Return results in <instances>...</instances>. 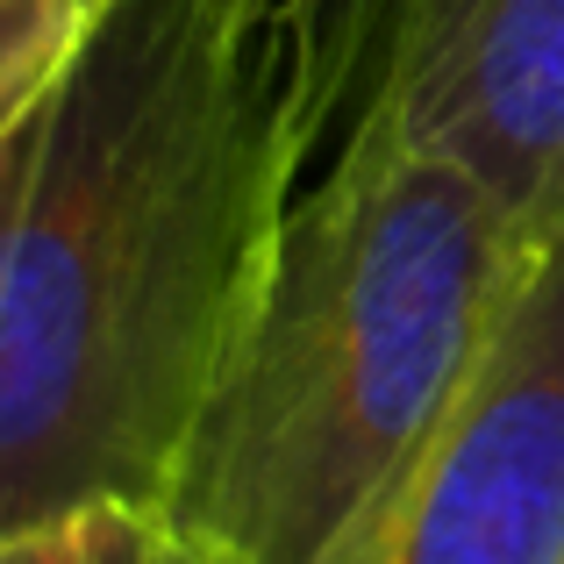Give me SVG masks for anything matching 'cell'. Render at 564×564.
<instances>
[{"label": "cell", "instance_id": "obj_4", "mask_svg": "<svg viewBox=\"0 0 564 564\" xmlns=\"http://www.w3.org/2000/svg\"><path fill=\"white\" fill-rule=\"evenodd\" d=\"M358 564H564V229Z\"/></svg>", "mask_w": 564, "mask_h": 564}, {"label": "cell", "instance_id": "obj_5", "mask_svg": "<svg viewBox=\"0 0 564 564\" xmlns=\"http://www.w3.org/2000/svg\"><path fill=\"white\" fill-rule=\"evenodd\" d=\"M108 0H0V143L51 100Z\"/></svg>", "mask_w": 564, "mask_h": 564}, {"label": "cell", "instance_id": "obj_8", "mask_svg": "<svg viewBox=\"0 0 564 564\" xmlns=\"http://www.w3.org/2000/svg\"><path fill=\"white\" fill-rule=\"evenodd\" d=\"M158 564H200V557H193L186 543H172V536H165V551H158Z\"/></svg>", "mask_w": 564, "mask_h": 564}, {"label": "cell", "instance_id": "obj_1", "mask_svg": "<svg viewBox=\"0 0 564 564\" xmlns=\"http://www.w3.org/2000/svg\"><path fill=\"white\" fill-rule=\"evenodd\" d=\"M307 165L286 0H108L0 143V543L165 508Z\"/></svg>", "mask_w": 564, "mask_h": 564}, {"label": "cell", "instance_id": "obj_6", "mask_svg": "<svg viewBox=\"0 0 564 564\" xmlns=\"http://www.w3.org/2000/svg\"><path fill=\"white\" fill-rule=\"evenodd\" d=\"M72 536H79V564H158L165 551V529L143 508H86Z\"/></svg>", "mask_w": 564, "mask_h": 564}, {"label": "cell", "instance_id": "obj_2", "mask_svg": "<svg viewBox=\"0 0 564 564\" xmlns=\"http://www.w3.org/2000/svg\"><path fill=\"white\" fill-rule=\"evenodd\" d=\"M536 250L471 172L344 137L279 221L158 529L200 564H358Z\"/></svg>", "mask_w": 564, "mask_h": 564}, {"label": "cell", "instance_id": "obj_7", "mask_svg": "<svg viewBox=\"0 0 564 564\" xmlns=\"http://www.w3.org/2000/svg\"><path fill=\"white\" fill-rule=\"evenodd\" d=\"M0 564H79V536L65 529H29V536L0 543Z\"/></svg>", "mask_w": 564, "mask_h": 564}, {"label": "cell", "instance_id": "obj_3", "mask_svg": "<svg viewBox=\"0 0 564 564\" xmlns=\"http://www.w3.org/2000/svg\"><path fill=\"white\" fill-rule=\"evenodd\" d=\"M315 165L393 137L471 172L536 243L564 229V0H286Z\"/></svg>", "mask_w": 564, "mask_h": 564}]
</instances>
